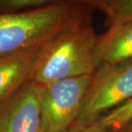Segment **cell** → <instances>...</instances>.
<instances>
[{
    "instance_id": "cell-1",
    "label": "cell",
    "mask_w": 132,
    "mask_h": 132,
    "mask_svg": "<svg viewBox=\"0 0 132 132\" xmlns=\"http://www.w3.org/2000/svg\"><path fill=\"white\" fill-rule=\"evenodd\" d=\"M97 38L90 15L84 9L42 48L32 80L47 85L68 78L92 75L97 68Z\"/></svg>"
},
{
    "instance_id": "cell-2",
    "label": "cell",
    "mask_w": 132,
    "mask_h": 132,
    "mask_svg": "<svg viewBox=\"0 0 132 132\" xmlns=\"http://www.w3.org/2000/svg\"><path fill=\"white\" fill-rule=\"evenodd\" d=\"M84 9L82 4L58 2L0 13V57L43 47Z\"/></svg>"
},
{
    "instance_id": "cell-3",
    "label": "cell",
    "mask_w": 132,
    "mask_h": 132,
    "mask_svg": "<svg viewBox=\"0 0 132 132\" xmlns=\"http://www.w3.org/2000/svg\"><path fill=\"white\" fill-rule=\"evenodd\" d=\"M132 99V60L98 67L91 76L78 123L97 122L105 114Z\"/></svg>"
},
{
    "instance_id": "cell-4",
    "label": "cell",
    "mask_w": 132,
    "mask_h": 132,
    "mask_svg": "<svg viewBox=\"0 0 132 132\" xmlns=\"http://www.w3.org/2000/svg\"><path fill=\"white\" fill-rule=\"evenodd\" d=\"M91 76L68 78L42 85L44 132H69L79 118Z\"/></svg>"
},
{
    "instance_id": "cell-5",
    "label": "cell",
    "mask_w": 132,
    "mask_h": 132,
    "mask_svg": "<svg viewBox=\"0 0 132 132\" xmlns=\"http://www.w3.org/2000/svg\"><path fill=\"white\" fill-rule=\"evenodd\" d=\"M42 85L33 80L0 103V132H44Z\"/></svg>"
},
{
    "instance_id": "cell-6",
    "label": "cell",
    "mask_w": 132,
    "mask_h": 132,
    "mask_svg": "<svg viewBox=\"0 0 132 132\" xmlns=\"http://www.w3.org/2000/svg\"><path fill=\"white\" fill-rule=\"evenodd\" d=\"M43 47L0 57V103L32 80Z\"/></svg>"
},
{
    "instance_id": "cell-7",
    "label": "cell",
    "mask_w": 132,
    "mask_h": 132,
    "mask_svg": "<svg viewBox=\"0 0 132 132\" xmlns=\"http://www.w3.org/2000/svg\"><path fill=\"white\" fill-rule=\"evenodd\" d=\"M95 58L97 67L132 60V21L113 24L98 36Z\"/></svg>"
},
{
    "instance_id": "cell-8",
    "label": "cell",
    "mask_w": 132,
    "mask_h": 132,
    "mask_svg": "<svg viewBox=\"0 0 132 132\" xmlns=\"http://www.w3.org/2000/svg\"><path fill=\"white\" fill-rule=\"evenodd\" d=\"M102 0H0V13L14 12L27 10V8H37L58 2H72L87 7L100 10Z\"/></svg>"
},
{
    "instance_id": "cell-9",
    "label": "cell",
    "mask_w": 132,
    "mask_h": 132,
    "mask_svg": "<svg viewBox=\"0 0 132 132\" xmlns=\"http://www.w3.org/2000/svg\"><path fill=\"white\" fill-rule=\"evenodd\" d=\"M103 127L116 132L132 123V99L105 114L98 120Z\"/></svg>"
},
{
    "instance_id": "cell-10",
    "label": "cell",
    "mask_w": 132,
    "mask_h": 132,
    "mask_svg": "<svg viewBox=\"0 0 132 132\" xmlns=\"http://www.w3.org/2000/svg\"><path fill=\"white\" fill-rule=\"evenodd\" d=\"M100 10L111 25L132 21V0H102Z\"/></svg>"
},
{
    "instance_id": "cell-11",
    "label": "cell",
    "mask_w": 132,
    "mask_h": 132,
    "mask_svg": "<svg viewBox=\"0 0 132 132\" xmlns=\"http://www.w3.org/2000/svg\"><path fill=\"white\" fill-rule=\"evenodd\" d=\"M69 132H113L108 130L101 125L99 122H95L92 123H87V125H82V123H76L72 126Z\"/></svg>"
},
{
    "instance_id": "cell-12",
    "label": "cell",
    "mask_w": 132,
    "mask_h": 132,
    "mask_svg": "<svg viewBox=\"0 0 132 132\" xmlns=\"http://www.w3.org/2000/svg\"><path fill=\"white\" fill-rule=\"evenodd\" d=\"M116 132H132V123H130V125L125 126L123 128L120 129L119 130H118Z\"/></svg>"
}]
</instances>
